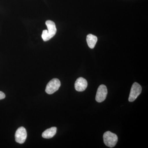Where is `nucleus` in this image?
Instances as JSON below:
<instances>
[{"mask_svg": "<svg viewBox=\"0 0 148 148\" xmlns=\"http://www.w3.org/2000/svg\"><path fill=\"white\" fill-rule=\"evenodd\" d=\"M46 25L47 30H43L42 35V38L44 41H47L53 38L57 32L55 24L53 21L47 20L46 21Z\"/></svg>", "mask_w": 148, "mask_h": 148, "instance_id": "1", "label": "nucleus"}, {"mask_svg": "<svg viewBox=\"0 0 148 148\" xmlns=\"http://www.w3.org/2000/svg\"><path fill=\"white\" fill-rule=\"evenodd\" d=\"M103 138L105 145L109 147H114L118 142L117 136L114 133L110 131H107L105 132Z\"/></svg>", "mask_w": 148, "mask_h": 148, "instance_id": "2", "label": "nucleus"}, {"mask_svg": "<svg viewBox=\"0 0 148 148\" xmlns=\"http://www.w3.org/2000/svg\"><path fill=\"white\" fill-rule=\"evenodd\" d=\"M61 82L57 78H54L48 83L46 88V92L48 94H52L57 91L61 86Z\"/></svg>", "mask_w": 148, "mask_h": 148, "instance_id": "3", "label": "nucleus"}, {"mask_svg": "<svg viewBox=\"0 0 148 148\" xmlns=\"http://www.w3.org/2000/svg\"><path fill=\"white\" fill-rule=\"evenodd\" d=\"M142 88L141 86L137 82L132 84L130 93L128 101L129 102H133L138 98L142 92Z\"/></svg>", "mask_w": 148, "mask_h": 148, "instance_id": "4", "label": "nucleus"}, {"mask_svg": "<svg viewBox=\"0 0 148 148\" xmlns=\"http://www.w3.org/2000/svg\"><path fill=\"white\" fill-rule=\"evenodd\" d=\"M108 94V89L106 86L102 84L98 87L95 96V100L98 103H101L106 100Z\"/></svg>", "mask_w": 148, "mask_h": 148, "instance_id": "5", "label": "nucleus"}, {"mask_svg": "<svg viewBox=\"0 0 148 148\" xmlns=\"http://www.w3.org/2000/svg\"><path fill=\"white\" fill-rule=\"evenodd\" d=\"M27 138V132L26 129L23 127H19L15 132V139L16 143L23 144L26 141Z\"/></svg>", "mask_w": 148, "mask_h": 148, "instance_id": "6", "label": "nucleus"}, {"mask_svg": "<svg viewBox=\"0 0 148 148\" xmlns=\"http://www.w3.org/2000/svg\"><path fill=\"white\" fill-rule=\"evenodd\" d=\"M87 86V81L82 77L78 78L75 82V89L79 92L84 91L86 89Z\"/></svg>", "mask_w": 148, "mask_h": 148, "instance_id": "7", "label": "nucleus"}, {"mask_svg": "<svg viewBox=\"0 0 148 148\" xmlns=\"http://www.w3.org/2000/svg\"><path fill=\"white\" fill-rule=\"evenodd\" d=\"M56 130H57V128L55 127L49 128L43 132L42 137L45 139H50L53 138L56 133Z\"/></svg>", "mask_w": 148, "mask_h": 148, "instance_id": "8", "label": "nucleus"}, {"mask_svg": "<svg viewBox=\"0 0 148 148\" xmlns=\"http://www.w3.org/2000/svg\"><path fill=\"white\" fill-rule=\"evenodd\" d=\"M98 41V38L94 35L89 34L86 37V42L88 47L90 49L94 48L96 42Z\"/></svg>", "mask_w": 148, "mask_h": 148, "instance_id": "9", "label": "nucleus"}, {"mask_svg": "<svg viewBox=\"0 0 148 148\" xmlns=\"http://www.w3.org/2000/svg\"><path fill=\"white\" fill-rule=\"evenodd\" d=\"M5 95L4 93H3L2 91H0V100L4 99V98H5Z\"/></svg>", "mask_w": 148, "mask_h": 148, "instance_id": "10", "label": "nucleus"}]
</instances>
